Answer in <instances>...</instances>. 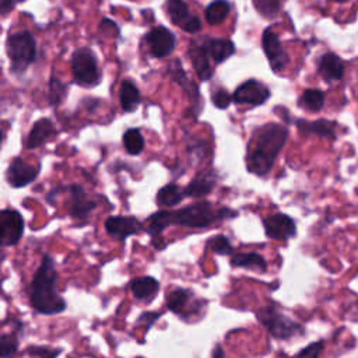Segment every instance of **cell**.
Instances as JSON below:
<instances>
[{
  "instance_id": "1",
  "label": "cell",
  "mask_w": 358,
  "mask_h": 358,
  "mask_svg": "<svg viewBox=\"0 0 358 358\" xmlns=\"http://www.w3.org/2000/svg\"><path fill=\"white\" fill-rule=\"evenodd\" d=\"M234 216H236V213L229 209H216L210 202H200L181 210H162L151 214L147 223V232L154 238H160L162 231L169 225L206 228L218 220Z\"/></svg>"
},
{
  "instance_id": "2",
  "label": "cell",
  "mask_w": 358,
  "mask_h": 358,
  "mask_svg": "<svg viewBox=\"0 0 358 358\" xmlns=\"http://www.w3.org/2000/svg\"><path fill=\"white\" fill-rule=\"evenodd\" d=\"M287 139L288 129L280 124H266L256 129L248 146V169L258 176L269 173Z\"/></svg>"
},
{
  "instance_id": "3",
  "label": "cell",
  "mask_w": 358,
  "mask_h": 358,
  "mask_svg": "<svg viewBox=\"0 0 358 358\" xmlns=\"http://www.w3.org/2000/svg\"><path fill=\"white\" fill-rule=\"evenodd\" d=\"M56 283L57 273L53 259L49 255H45L32 277L30 291V303L37 312L44 315H56L66 310V301L59 295Z\"/></svg>"
},
{
  "instance_id": "4",
  "label": "cell",
  "mask_w": 358,
  "mask_h": 358,
  "mask_svg": "<svg viewBox=\"0 0 358 358\" xmlns=\"http://www.w3.org/2000/svg\"><path fill=\"white\" fill-rule=\"evenodd\" d=\"M6 49L12 61L10 70L13 73H24L27 68L35 62L37 42L28 31L10 34L8 38Z\"/></svg>"
},
{
  "instance_id": "5",
  "label": "cell",
  "mask_w": 358,
  "mask_h": 358,
  "mask_svg": "<svg viewBox=\"0 0 358 358\" xmlns=\"http://www.w3.org/2000/svg\"><path fill=\"white\" fill-rule=\"evenodd\" d=\"M256 318L277 340H288L296 335L304 333V329L300 323L294 322L291 318L281 314L274 304L261 308L256 312Z\"/></svg>"
},
{
  "instance_id": "6",
  "label": "cell",
  "mask_w": 358,
  "mask_h": 358,
  "mask_svg": "<svg viewBox=\"0 0 358 358\" xmlns=\"http://www.w3.org/2000/svg\"><path fill=\"white\" fill-rule=\"evenodd\" d=\"M72 75L75 82L83 87H94L100 83L101 75L97 57L90 48H80L73 53Z\"/></svg>"
},
{
  "instance_id": "7",
  "label": "cell",
  "mask_w": 358,
  "mask_h": 358,
  "mask_svg": "<svg viewBox=\"0 0 358 358\" xmlns=\"http://www.w3.org/2000/svg\"><path fill=\"white\" fill-rule=\"evenodd\" d=\"M24 232V220L17 210L5 209L0 214V235H2V245H17Z\"/></svg>"
},
{
  "instance_id": "8",
  "label": "cell",
  "mask_w": 358,
  "mask_h": 358,
  "mask_svg": "<svg viewBox=\"0 0 358 358\" xmlns=\"http://www.w3.org/2000/svg\"><path fill=\"white\" fill-rule=\"evenodd\" d=\"M167 12L171 21L187 32H198L202 28V21L191 13L184 0H167Z\"/></svg>"
},
{
  "instance_id": "9",
  "label": "cell",
  "mask_w": 358,
  "mask_h": 358,
  "mask_svg": "<svg viewBox=\"0 0 358 358\" xmlns=\"http://www.w3.org/2000/svg\"><path fill=\"white\" fill-rule=\"evenodd\" d=\"M270 98V90L258 80H248L238 87L232 95L235 104L247 105H262Z\"/></svg>"
},
{
  "instance_id": "10",
  "label": "cell",
  "mask_w": 358,
  "mask_h": 358,
  "mask_svg": "<svg viewBox=\"0 0 358 358\" xmlns=\"http://www.w3.org/2000/svg\"><path fill=\"white\" fill-rule=\"evenodd\" d=\"M262 46L266 53V57L269 59V64H270L273 72H276V73L283 72L290 61V57H288L287 52L284 50L283 45L280 44L279 37L270 28L265 30V32L262 35Z\"/></svg>"
},
{
  "instance_id": "11",
  "label": "cell",
  "mask_w": 358,
  "mask_h": 358,
  "mask_svg": "<svg viewBox=\"0 0 358 358\" xmlns=\"http://www.w3.org/2000/svg\"><path fill=\"white\" fill-rule=\"evenodd\" d=\"M265 232L269 238L276 241H287L290 238H294L296 234L295 221L283 213H277L269 216L263 220Z\"/></svg>"
},
{
  "instance_id": "12",
  "label": "cell",
  "mask_w": 358,
  "mask_h": 358,
  "mask_svg": "<svg viewBox=\"0 0 358 358\" xmlns=\"http://www.w3.org/2000/svg\"><path fill=\"white\" fill-rule=\"evenodd\" d=\"M39 172V167L27 162L23 158H15L8 168L6 178L13 188H24L34 182Z\"/></svg>"
},
{
  "instance_id": "13",
  "label": "cell",
  "mask_w": 358,
  "mask_h": 358,
  "mask_svg": "<svg viewBox=\"0 0 358 358\" xmlns=\"http://www.w3.org/2000/svg\"><path fill=\"white\" fill-rule=\"evenodd\" d=\"M146 44L154 57H165L175 48V35L165 27L158 26L146 35Z\"/></svg>"
},
{
  "instance_id": "14",
  "label": "cell",
  "mask_w": 358,
  "mask_h": 358,
  "mask_svg": "<svg viewBox=\"0 0 358 358\" xmlns=\"http://www.w3.org/2000/svg\"><path fill=\"white\" fill-rule=\"evenodd\" d=\"M105 229L108 235L115 238V240L124 241L128 236L139 234L142 231V223L136 217L112 216L106 218Z\"/></svg>"
},
{
  "instance_id": "15",
  "label": "cell",
  "mask_w": 358,
  "mask_h": 358,
  "mask_svg": "<svg viewBox=\"0 0 358 358\" xmlns=\"http://www.w3.org/2000/svg\"><path fill=\"white\" fill-rule=\"evenodd\" d=\"M168 73L171 75L172 80L175 83H178L179 86H181L184 88V91L188 94V97L191 98V102H192V106L195 108V116L199 113L200 111V105H202V100H200V95H199V88L198 86L188 79L184 68H182V64L181 61H172L168 66Z\"/></svg>"
},
{
  "instance_id": "16",
  "label": "cell",
  "mask_w": 358,
  "mask_h": 358,
  "mask_svg": "<svg viewBox=\"0 0 358 358\" xmlns=\"http://www.w3.org/2000/svg\"><path fill=\"white\" fill-rule=\"evenodd\" d=\"M70 198L68 202V213L75 218H86L95 207L97 203L88 199L84 189L80 185H72L68 188Z\"/></svg>"
},
{
  "instance_id": "17",
  "label": "cell",
  "mask_w": 358,
  "mask_h": 358,
  "mask_svg": "<svg viewBox=\"0 0 358 358\" xmlns=\"http://www.w3.org/2000/svg\"><path fill=\"white\" fill-rule=\"evenodd\" d=\"M318 73L326 83L340 82L344 76V62L335 53H325L318 62Z\"/></svg>"
},
{
  "instance_id": "18",
  "label": "cell",
  "mask_w": 358,
  "mask_h": 358,
  "mask_svg": "<svg viewBox=\"0 0 358 358\" xmlns=\"http://www.w3.org/2000/svg\"><path fill=\"white\" fill-rule=\"evenodd\" d=\"M189 56L192 59V64H194V68L198 73V77L202 82L210 80L211 76H213V69H211V65L209 62L210 56H209L207 50L205 49L203 42L192 41L191 45H189Z\"/></svg>"
},
{
  "instance_id": "19",
  "label": "cell",
  "mask_w": 358,
  "mask_h": 358,
  "mask_svg": "<svg viewBox=\"0 0 358 358\" xmlns=\"http://www.w3.org/2000/svg\"><path fill=\"white\" fill-rule=\"evenodd\" d=\"M296 128L303 135L310 136V135H315L328 140H335L336 139V124L332 121H328V119H319V121H298L296 122Z\"/></svg>"
},
{
  "instance_id": "20",
  "label": "cell",
  "mask_w": 358,
  "mask_h": 358,
  "mask_svg": "<svg viewBox=\"0 0 358 358\" xmlns=\"http://www.w3.org/2000/svg\"><path fill=\"white\" fill-rule=\"evenodd\" d=\"M203 46L216 64H221L227 61L228 57H231L235 53V45L229 39L210 38L203 42Z\"/></svg>"
},
{
  "instance_id": "21",
  "label": "cell",
  "mask_w": 358,
  "mask_h": 358,
  "mask_svg": "<svg viewBox=\"0 0 358 358\" xmlns=\"http://www.w3.org/2000/svg\"><path fill=\"white\" fill-rule=\"evenodd\" d=\"M160 283L157 279L147 276V277H139L132 280L131 290L133 296L138 301H149L158 292Z\"/></svg>"
},
{
  "instance_id": "22",
  "label": "cell",
  "mask_w": 358,
  "mask_h": 358,
  "mask_svg": "<svg viewBox=\"0 0 358 358\" xmlns=\"http://www.w3.org/2000/svg\"><path fill=\"white\" fill-rule=\"evenodd\" d=\"M53 133H55V128L49 119H46V117L39 119V121H37L34 124V126L28 135L27 147L37 149V147L42 146Z\"/></svg>"
},
{
  "instance_id": "23",
  "label": "cell",
  "mask_w": 358,
  "mask_h": 358,
  "mask_svg": "<svg viewBox=\"0 0 358 358\" xmlns=\"http://www.w3.org/2000/svg\"><path fill=\"white\" fill-rule=\"evenodd\" d=\"M214 185H216L214 175L210 172H205L198 175L185 188V195L189 198H202L209 195L214 189Z\"/></svg>"
},
{
  "instance_id": "24",
  "label": "cell",
  "mask_w": 358,
  "mask_h": 358,
  "mask_svg": "<svg viewBox=\"0 0 358 358\" xmlns=\"http://www.w3.org/2000/svg\"><path fill=\"white\" fill-rule=\"evenodd\" d=\"M119 100L125 112H133L140 102V93L136 84L131 80H124L119 90Z\"/></svg>"
},
{
  "instance_id": "25",
  "label": "cell",
  "mask_w": 358,
  "mask_h": 358,
  "mask_svg": "<svg viewBox=\"0 0 358 358\" xmlns=\"http://www.w3.org/2000/svg\"><path fill=\"white\" fill-rule=\"evenodd\" d=\"M231 265L234 267H244L249 270H259L266 272L267 263L265 258L256 252H248V254H236L231 259Z\"/></svg>"
},
{
  "instance_id": "26",
  "label": "cell",
  "mask_w": 358,
  "mask_h": 358,
  "mask_svg": "<svg viewBox=\"0 0 358 358\" xmlns=\"http://www.w3.org/2000/svg\"><path fill=\"white\" fill-rule=\"evenodd\" d=\"M185 196V189H181L175 184H168L158 191L157 203L164 207H172L181 203Z\"/></svg>"
},
{
  "instance_id": "27",
  "label": "cell",
  "mask_w": 358,
  "mask_h": 358,
  "mask_svg": "<svg viewBox=\"0 0 358 358\" xmlns=\"http://www.w3.org/2000/svg\"><path fill=\"white\" fill-rule=\"evenodd\" d=\"M192 296V291L185 290V288H173L168 295H167V307L169 311H172L176 315H181L189 300Z\"/></svg>"
},
{
  "instance_id": "28",
  "label": "cell",
  "mask_w": 358,
  "mask_h": 358,
  "mask_svg": "<svg viewBox=\"0 0 358 358\" xmlns=\"http://www.w3.org/2000/svg\"><path fill=\"white\" fill-rule=\"evenodd\" d=\"M298 105L310 112H319L325 105V94L317 88L305 90L298 100Z\"/></svg>"
},
{
  "instance_id": "29",
  "label": "cell",
  "mask_w": 358,
  "mask_h": 358,
  "mask_svg": "<svg viewBox=\"0 0 358 358\" xmlns=\"http://www.w3.org/2000/svg\"><path fill=\"white\" fill-rule=\"evenodd\" d=\"M229 10H231V8L227 0H214V2H211L207 6V9L205 12L206 20L211 26H218L228 17Z\"/></svg>"
},
{
  "instance_id": "30",
  "label": "cell",
  "mask_w": 358,
  "mask_h": 358,
  "mask_svg": "<svg viewBox=\"0 0 358 358\" xmlns=\"http://www.w3.org/2000/svg\"><path fill=\"white\" fill-rule=\"evenodd\" d=\"M124 146L132 156H138L144 149V138L139 129H128L124 135Z\"/></svg>"
},
{
  "instance_id": "31",
  "label": "cell",
  "mask_w": 358,
  "mask_h": 358,
  "mask_svg": "<svg viewBox=\"0 0 358 358\" xmlns=\"http://www.w3.org/2000/svg\"><path fill=\"white\" fill-rule=\"evenodd\" d=\"M255 9L266 19H274L280 13L279 0H252Z\"/></svg>"
},
{
  "instance_id": "32",
  "label": "cell",
  "mask_w": 358,
  "mask_h": 358,
  "mask_svg": "<svg viewBox=\"0 0 358 358\" xmlns=\"http://www.w3.org/2000/svg\"><path fill=\"white\" fill-rule=\"evenodd\" d=\"M19 351V340L16 335H2L0 337V357L13 358Z\"/></svg>"
},
{
  "instance_id": "33",
  "label": "cell",
  "mask_w": 358,
  "mask_h": 358,
  "mask_svg": "<svg viewBox=\"0 0 358 358\" xmlns=\"http://www.w3.org/2000/svg\"><path fill=\"white\" fill-rule=\"evenodd\" d=\"M210 249L217 255H229L232 254L234 248L225 235H216L214 238L209 241Z\"/></svg>"
},
{
  "instance_id": "34",
  "label": "cell",
  "mask_w": 358,
  "mask_h": 358,
  "mask_svg": "<svg viewBox=\"0 0 358 358\" xmlns=\"http://www.w3.org/2000/svg\"><path fill=\"white\" fill-rule=\"evenodd\" d=\"M61 352V348H52L46 346H30L27 348V354L38 358H56Z\"/></svg>"
},
{
  "instance_id": "35",
  "label": "cell",
  "mask_w": 358,
  "mask_h": 358,
  "mask_svg": "<svg viewBox=\"0 0 358 358\" xmlns=\"http://www.w3.org/2000/svg\"><path fill=\"white\" fill-rule=\"evenodd\" d=\"M65 93H66V86L62 82H59L57 79L50 80L49 98H50L52 105H57L59 102H61L62 98L65 97Z\"/></svg>"
},
{
  "instance_id": "36",
  "label": "cell",
  "mask_w": 358,
  "mask_h": 358,
  "mask_svg": "<svg viewBox=\"0 0 358 358\" xmlns=\"http://www.w3.org/2000/svg\"><path fill=\"white\" fill-rule=\"evenodd\" d=\"M325 343L322 340L311 343L310 346H307L305 348H303L300 352H298L296 358H319L321 352L323 351Z\"/></svg>"
},
{
  "instance_id": "37",
  "label": "cell",
  "mask_w": 358,
  "mask_h": 358,
  "mask_svg": "<svg viewBox=\"0 0 358 358\" xmlns=\"http://www.w3.org/2000/svg\"><path fill=\"white\" fill-rule=\"evenodd\" d=\"M231 100H232L231 95H229L225 90H223V88L214 91L213 95H211V101H213V104H214L218 109H225V108H228V105L231 104Z\"/></svg>"
},
{
  "instance_id": "38",
  "label": "cell",
  "mask_w": 358,
  "mask_h": 358,
  "mask_svg": "<svg viewBox=\"0 0 358 358\" xmlns=\"http://www.w3.org/2000/svg\"><path fill=\"white\" fill-rule=\"evenodd\" d=\"M160 317H161L160 312H143V314L140 315V318L138 319V323L140 325V323L144 322V323L147 325V326H146V330H149Z\"/></svg>"
},
{
  "instance_id": "39",
  "label": "cell",
  "mask_w": 358,
  "mask_h": 358,
  "mask_svg": "<svg viewBox=\"0 0 358 358\" xmlns=\"http://www.w3.org/2000/svg\"><path fill=\"white\" fill-rule=\"evenodd\" d=\"M21 2H24V0H2V3H0V13H2V16H6L16 8V5Z\"/></svg>"
},
{
  "instance_id": "40",
  "label": "cell",
  "mask_w": 358,
  "mask_h": 358,
  "mask_svg": "<svg viewBox=\"0 0 358 358\" xmlns=\"http://www.w3.org/2000/svg\"><path fill=\"white\" fill-rule=\"evenodd\" d=\"M224 355H225V352H224L223 347L220 344H217V347L213 351V358H224Z\"/></svg>"
},
{
  "instance_id": "41",
  "label": "cell",
  "mask_w": 358,
  "mask_h": 358,
  "mask_svg": "<svg viewBox=\"0 0 358 358\" xmlns=\"http://www.w3.org/2000/svg\"><path fill=\"white\" fill-rule=\"evenodd\" d=\"M332 2H336V3H346V2H348V0H332Z\"/></svg>"
}]
</instances>
